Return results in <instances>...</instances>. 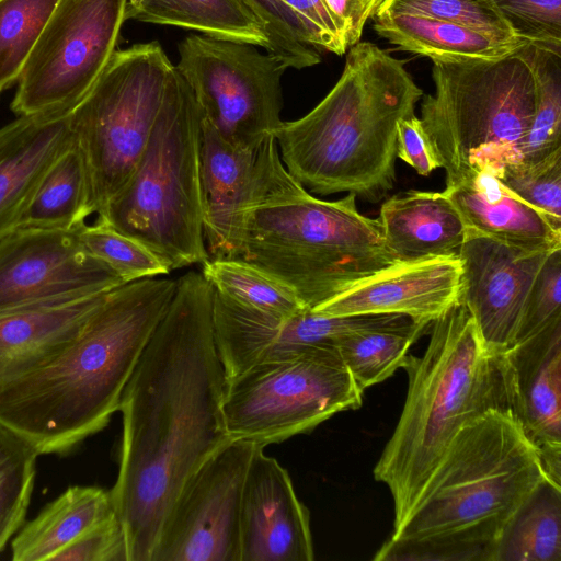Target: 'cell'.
I'll return each mask as SVG.
<instances>
[{
  "mask_svg": "<svg viewBox=\"0 0 561 561\" xmlns=\"http://www.w3.org/2000/svg\"><path fill=\"white\" fill-rule=\"evenodd\" d=\"M213 286L176 279L173 298L121 399L119 468L110 490L128 561H150L164 522L195 471L231 440L226 376L213 331Z\"/></svg>",
  "mask_w": 561,
  "mask_h": 561,
  "instance_id": "cell-1",
  "label": "cell"
},
{
  "mask_svg": "<svg viewBox=\"0 0 561 561\" xmlns=\"http://www.w3.org/2000/svg\"><path fill=\"white\" fill-rule=\"evenodd\" d=\"M175 288L157 276L110 290L57 357L0 387V422L39 455L69 453L103 430Z\"/></svg>",
  "mask_w": 561,
  "mask_h": 561,
  "instance_id": "cell-2",
  "label": "cell"
},
{
  "mask_svg": "<svg viewBox=\"0 0 561 561\" xmlns=\"http://www.w3.org/2000/svg\"><path fill=\"white\" fill-rule=\"evenodd\" d=\"M548 479L537 448L511 412L492 410L455 436L410 517L377 561H493L496 542Z\"/></svg>",
  "mask_w": 561,
  "mask_h": 561,
  "instance_id": "cell-3",
  "label": "cell"
},
{
  "mask_svg": "<svg viewBox=\"0 0 561 561\" xmlns=\"http://www.w3.org/2000/svg\"><path fill=\"white\" fill-rule=\"evenodd\" d=\"M236 259L290 287L311 310L400 263L356 195L312 196L287 172L273 136L256 153Z\"/></svg>",
  "mask_w": 561,
  "mask_h": 561,
  "instance_id": "cell-4",
  "label": "cell"
},
{
  "mask_svg": "<svg viewBox=\"0 0 561 561\" xmlns=\"http://www.w3.org/2000/svg\"><path fill=\"white\" fill-rule=\"evenodd\" d=\"M422 98L402 60L358 42L324 99L273 133L282 162L308 192L380 202L397 179L398 122L415 115Z\"/></svg>",
  "mask_w": 561,
  "mask_h": 561,
  "instance_id": "cell-5",
  "label": "cell"
},
{
  "mask_svg": "<svg viewBox=\"0 0 561 561\" xmlns=\"http://www.w3.org/2000/svg\"><path fill=\"white\" fill-rule=\"evenodd\" d=\"M430 333L424 354L408 355L402 366L404 405L374 468L392 496L393 531L412 514L457 433L489 411L510 412L502 353L484 345L462 302L435 319Z\"/></svg>",
  "mask_w": 561,
  "mask_h": 561,
  "instance_id": "cell-6",
  "label": "cell"
},
{
  "mask_svg": "<svg viewBox=\"0 0 561 561\" xmlns=\"http://www.w3.org/2000/svg\"><path fill=\"white\" fill-rule=\"evenodd\" d=\"M202 114L175 66L148 144L127 183L98 215L171 271L209 259L199 176Z\"/></svg>",
  "mask_w": 561,
  "mask_h": 561,
  "instance_id": "cell-7",
  "label": "cell"
},
{
  "mask_svg": "<svg viewBox=\"0 0 561 561\" xmlns=\"http://www.w3.org/2000/svg\"><path fill=\"white\" fill-rule=\"evenodd\" d=\"M533 44L494 59L433 61L420 119L446 184L474 170L499 178L520 160L537 105Z\"/></svg>",
  "mask_w": 561,
  "mask_h": 561,
  "instance_id": "cell-8",
  "label": "cell"
},
{
  "mask_svg": "<svg viewBox=\"0 0 561 561\" xmlns=\"http://www.w3.org/2000/svg\"><path fill=\"white\" fill-rule=\"evenodd\" d=\"M171 64L158 42L115 50L71 114L98 215L131 176L158 117Z\"/></svg>",
  "mask_w": 561,
  "mask_h": 561,
  "instance_id": "cell-9",
  "label": "cell"
},
{
  "mask_svg": "<svg viewBox=\"0 0 561 561\" xmlns=\"http://www.w3.org/2000/svg\"><path fill=\"white\" fill-rule=\"evenodd\" d=\"M363 393L335 346H317L257 363L227 380L228 435L265 447L358 409Z\"/></svg>",
  "mask_w": 561,
  "mask_h": 561,
  "instance_id": "cell-10",
  "label": "cell"
},
{
  "mask_svg": "<svg viewBox=\"0 0 561 561\" xmlns=\"http://www.w3.org/2000/svg\"><path fill=\"white\" fill-rule=\"evenodd\" d=\"M175 66L202 118L230 145L256 151L283 122L280 79L288 66L254 45L193 35L179 45Z\"/></svg>",
  "mask_w": 561,
  "mask_h": 561,
  "instance_id": "cell-11",
  "label": "cell"
},
{
  "mask_svg": "<svg viewBox=\"0 0 561 561\" xmlns=\"http://www.w3.org/2000/svg\"><path fill=\"white\" fill-rule=\"evenodd\" d=\"M126 2L59 0L20 72L12 111L73 110L115 51Z\"/></svg>",
  "mask_w": 561,
  "mask_h": 561,
  "instance_id": "cell-12",
  "label": "cell"
},
{
  "mask_svg": "<svg viewBox=\"0 0 561 561\" xmlns=\"http://www.w3.org/2000/svg\"><path fill=\"white\" fill-rule=\"evenodd\" d=\"M257 445L231 439L187 480L150 561H240V507Z\"/></svg>",
  "mask_w": 561,
  "mask_h": 561,
  "instance_id": "cell-13",
  "label": "cell"
},
{
  "mask_svg": "<svg viewBox=\"0 0 561 561\" xmlns=\"http://www.w3.org/2000/svg\"><path fill=\"white\" fill-rule=\"evenodd\" d=\"M79 228L18 227L0 239V312L103 294L125 284L85 249Z\"/></svg>",
  "mask_w": 561,
  "mask_h": 561,
  "instance_id": "cell-14",
  "label": "cell"
},
{
  "mask_svg": "<svg viewBox=\"0 0 561 561\" xmlns=\"http://www.w3.org/2000/svg\"><path fill=\"white\" fill-rule=\"evenodd\" d=\"M404 318L390 313L333 317L311 309L275 317L238 306L213 291L214 340L226 380L257 363L311 347L335 346L345 335Z\"/></svg>",
  "mask_w": 561,
  "mask_h": 561,
  "instance_id": "cell-15",
  "label": "cell"
},
{
  "mask_svg": "<svg viewBox=\"0 0 561 561\" xmlns=\"http://www.w3.org/2000/svg\"><path fill=\"white\" fill-rule=\"evenodd\" d=\"M551 251L523 249L466 231L458 250L459 301L490 351L504 353L515 344L527 296Z\"/></svg>",
  "mask_w": 561,
  "mask_h": 561,
  "instance_id": "cell-16",
  "label": "cell"
},
{
  "mask_svg": "<svg viewBox=\"0 0 561 561\" xmlns=\"http://www.w3.org/2000/svg\"><path fill=\"white\" fill-rule=\"evenodd\" d=\"M510 412L561 488V317L502 353Z\"/></svg>",
  "mask_w": 561,
  "mask_h": 561,
  "instance_id": "cell-17",
  "label": "cell"
},
{
  "mask_svg": "<svg viewBox=\"0 0 561 561\" xmlns=\"http://www.w3.org/2000/svg\"><path fill=\"white\" fill-rule=\"evenodd\" d=\"M240 561H312L310 514L279 462L256 446L240 507Z\"/></svg>",
  "mask_w": 561,
  "mask_h": 561,
  "instance_id": "cell-18",
  "label": "cell"
},
{
  "mask_svg": "<svg viewBox=\"0 0 561 561\" xmlns=\"http://www.w3.org/2000/svg\"><path fill=\"white\" fill-rule=\"evenodd\" d=\"M458 254L398 263L348 288L312 311L323 316L403 314L433 322L459 302Z\"/></svg>",
  "mask_w": 561,
  "mask_h": 561,
  "instance_id": "cell-19",
  "label": "cell"
},
{
  "mask_svg": "<svg viewBox=\"0 0 561 561\" xmlns=\"http://www.w3.org/2000/svg\"><path fill=\"white\" fill-rule=\"evenodd\" d=\"M72 111L23 115L0 128V239L19 226L43 176L75 140Z\"/></svg>",
  "mask_w": 561,
  "mask_h": 561,
  "instance_id": "cell-20",
  "label": "cell"
},
{
  "mask_svg": "<svg viewBox=\"0 0 561 561\" xmlns=\"http://www.w3.org/2000/svg\"><path fill=\"white\" fill-rule=\"evenodd\" d=\"M256 153L230 145L202 118L199 176L209 259L237 257L242 209L252 186Z\"/></svg>",
  "mask_w": 561,
  "mask_h": 561,
  "instance_id": "cell-21",
  "label": "cell"
},
{
  "mask_svg": "<svg viewBox=\"0 0 561 561\" xmlns=\"http://www.w3.org/2000/svg\"><path fill=\"white\" fill-rule=\"evenodd\" d=\"M443 193L459 213L468 232L528 250L561 248V229L488 170L471 171L446 184Z\"/></svg>",
  "mask_w": 561,
  "mask_h": 561,
  "instance_id": "cell-22",
  "label": "cell"
},
{
  "mask_svg": "<svg viewBox=\"0 0 561 561\" xmlns=\"http://www.w3.org/2000/svg\"><path fill=\"white\" fill-rule=\"evenodd\" d=\"M107 293L0 312V387L57 357Z\"/></svg>",
  "mask_w": 561,
  "mask_h": 561,
  "instance_id": "cell-23",
  "label": "cell"
},
{
  "mask_svg": "<svg viewBox=\"0 0 561 561\" xmlns=\"http://www.w3.org/2000/svg\"><path fill=\"white\" fill-rule=\"evenodd\" d=\"M387 249L400 263L458 254L465 224L443 192L409 190L388 198L377 218Z\"/></svg>",
  "mask_w": 561,
  "mask_h": 561,
  "instance_id": "cell-24",
  "label": "cell"
},
{
  "mask_svg": "<svg viewBox=\"0 0 561 561\" xmlns=\"http://www.w3.org/2000/svg\"><path fill=\"white\" fill-rule=\"evenodd\" d=\"M116 514L111 492L72 485L23 524L11 542L13 561H53L89 529Z\"/></svg>",
  "mask_w": 561,
  "mask_h": 561,
  "instance_id": "cell-25",
  "label": "cell"
},
{
  "mask_svg": "<svg viewBox=\"0 0 561 561\" xmlns=\"http://www.w3.org/2000/svg\"><path fill=\"white\" fill-rule=\"evenodd\" d=\"M371 18L379 36L432 61L494 59L525 44L500 41L458 23L422 15L375 12Z\"/></svg>",
  "mask_w": 561,
  "mask_h": 561,
  "instance_id": "cell-26",
  "label": "cell"
},
{
  "mask_svg": "<svg viewBox=\"0 0 561 561\" xmlns=\"http://www.w3.org/2000/svg\"><path fill=\"white\" fill-rule=\"evenodd\" d=\"M92 214L89 170L75 139L43 176L18 227L77 229Z\"/></svg>",
  "mask_w": 561,
  "mask_h": 561,
  "instance_id": "cell-27",
  "label": "cell"
},
{
  "mask_svg": "<svg viewBox=\"0 0 561 561\" xmlns=\"http://www.w3.org/2000/svg\"><path fill=\"white\" fill-rule=\"evenodd\" d=\"M493 561H561V488L545 479L503 529Z\"/></svg>",
  "mask_w": 561,
  "mask_h": 561,
  "instance_id": "cell-28",
  "label": "cell"
},
{
  "mask_svg": "<svg viewBox=\"0 0 561 561\" xmlns=\"http://www.w3.org/2000/svg\"><path fill=\"white\" fill-rule=\"evenodd\" d=\"M134 19L265 49L268 45L262 22L241 0H149Z\"/></svg>",
  "mask_w": 561,
  "mask_h": 561,
  "instance_id": "cell-29",
  "label": "cell"
},
{
  "mask_svg": "<svg viewBox=\"0 0 561 561\" xmlns=\"http://www.w3.org/2000/svg\"><path fill=\"white\" fill-rule=\"evenodd\" d=\"M431 324L408 317L345 335L335 343V347L356 385L365 391L402 368L410 347L428 331Z\"/></svg>",
  "mask_w": 561,
  "mask_h": 561,
  "instance_id": "cell-30",
  "label": "cell"
},
{
  "mask_svg": "<svg viewBox=\"0 0 561 561\" xmlns=\"http://www.w3.org/2000/svg\"><path fill=\"white\" fill-rule=\"evenodd\" d=\"M201 272L215 291L243 308L275 317L308 309L290 287L241 260L208 259Z\"/></svg>",
  "mask_w": 561,
  "mask_h": 561,
  "instance_id": "cell-31",
  "label": "cell"
},
{
  "mask_svg": "<svg viewBox=\"0 0 561 561\" xmlns=\"http://www.w3.org/2000/svg\"><path fill=\"white\" fill-rule=\"evenodd\" d=\"M38 456L27 438L0 422V552L24 524Z\"/></svg>",
  "mask_w": 561,
  "mask_h": 561,
  "instance_id": "cell-32",
  "label": "cell"
},
{
  "mask_svg": "<svg viewBox=\"0 0 561 561\" xmlns=\"http://www.w3.org/2000/svg\"><path fill=\"white\" fill-rule=\"evenodd\" d=\"M537 105L520 160L539 161L561 148V46L533 44Z\"/></svg>",
  "mask_w": 561,
  "mask_h": 561,
  "instance_id": "cell-33",
  "label": "cell"
},
{
  "mask_svg": "<svg viewBox=\"0 0 561 561\" xmlns=\"http://www.w3.org/2000/svg\"><path fill=\"white\" fill-rule=\"evenodd\" d=\"M59 0H0V90L18 80Z\"/></svg>",
  "mask_w": 561,
  "mask_h": 561,
  "instance_id": "cell-34",
  "label": "cell"
},
{
  "mask_svg": "<svg viewBox=\"0 0 561 561\" xmlns=\"http://www.w3.org/2000/svg\"><path fill=\"white\" fill-rule=\"evenodd\" d=\"M375 12L408 13L465 25L508 43L522 38L503 16L494 0H382Z\"/></svg>",
  "mask_w": 561,
  "mask_h": 561,
  "instance_id": "cell-35",
  "label": "cell"
},
{
  "mask_svg": "<svg viewBox=\"0 0 561 561\" xmlns=\"http://www.w3.org/2000/svg\"><path fill=\"white\" fill-rule=\"evenodd\" d=\"M79 237L85 249L113 270L124 283L163 276L170 270L137 240L115 230L103 220L82 225Z\"/></svg>",
  "mask_w": 561,
  "mask_h": 561,
  "instance_id": "cell-36",
  "label": "cell"
},
{
  "mask_svg": "<svg viewBox=\"0 0 561 561\" xmlns=\"http://www.w3.org/2000/svg\"><path fill=\"white\" fill-rule=\"evenodd\" d=\"M499 180L561 229V148L536 162L505 165Z\"/></svg>",
  "mask_w": 561,
  "mask_h": 561,
  "instance_id": "cell-37",
  "label": "cell"
},
{
  "mask_svg": "<svg viewBox=\"0 0 561 561\" xmlns=\"http://www.w3.org/2000/svg\"><path fill=\"white\" fill-rule=\"evenodd\" d=\"M262 22L267 51L282 58L288 68L302 69L321 61L306 39L301 25L283 0H241Z\"/></svg>",
  "mask_w": 561,
  "mask_h": 561,
  "instance_id": "cell-38",
  "label": "cell"
},
{
  "mask_svg": "<svg viewBox=\"0 0 561 561\" xmlns=\"http://www.w3.org/2000/svg\"><path fill=\"white\" fill-rule=\"evenodd\" d=\"M561 317V248L552 250L527 296L515 343Z\"/></svg>",
  "mask_w": 561,
  "mask_h": 561,
  "instance_id": "cell-39",
  "label": "cell"
},
{
  "mask_svg": "<svg viewBox=\"0 0 561 561\" xmlns=\"http://www.w3.org/2000/svg\"><path fill=\"white\" fill-rule=\"evenodd\" d=\"M515 32L533 43L561 46V0H494Z\"/></svg>",
  "mask_w": 561,
  "mask_h": 561,
  "instance_id": "cell-40",
  "label": "cell"
},
{
  "mask_svg": "<svg viewBox=\"0 0 561 561\" xmlns=\"http://www.w3.org/2000/svg\"><path fill=\"white\" fill-rule=\"evenodd\" d=\"M53 561H128L125 531L116 514L89 529Z\"/></svg>",
  "mask_w": 561,
  "mask_h": 561,
  "instance_id": "cell-41",
  "label": "cell"
},
{
  "mask_svg": "<svg viewBox=\"0 0 561 561\" xmlns=\"http://www.w3.org/2000/svg\"><path fill=\"white\" fill-rule=\"evenodd\" d=\"M298 20L307 43L314 49L343 55L345 46L340 31L322 0H283Z\"/></svg>",
  "mask_w": 561,
  "mask_h": 561,
  "instance_id": "cell-42",
  "label": "cell"
},
{
  "mask_svg": "<svg viewBox=\"0 0 561 561\" xmlns=\"http://www.w3.org/2000/svg\"><path fill=\"white\" fill-rule=\"evenodd\" d=\"M397 157L423 176L440 168V162L427 140L421 119L415 115L398 122Z\"/></svg>",
  "mask_w": 561,
  "mask_h": 561,
  "instance_id": "cell-43",
  "label": "cell"
},
{
  "mask_svg": "<svg viewBox=\"0 0 561 561\" xmlns=\"http://www.w3.org/2000/svg\"><path fill=\"white\" fill-rule=\"evenodd\" d=\"M331 13L347 49L359 42L368 18L382 0H322Z\"/></svg>",
  "mask_w": 561,
  "mask_h": 561,
  "instance_id": "cell-44",
  "label": "cell"
},
{
  "mask_svg": "<svg viewBox=\"0 0 561 561\" xmlns=\"http://www.w3.org/2000/svg\"><path fill=\"white\" fill-rule=\"evenodd\" d=\"M149 0H127L126 2V12L125 18L134 19L136 14L140 11V9L148 2Z\"/></svg>",
  "mask_w": 561,
  "mask_h": 561,
  "instance_id": "cell-45",
  "label": "cell"
},
{
  "mask_svg": "<svg viewBox=\"0 0 561 561\" xmlns=\"http://www.w3.org/2000/svg\"><path fill=\"white\" fill-rule=\"evenodd\" d=\"M1 91V90H0Z\"/></svg>",
  "mask_w": 561,
  "mask_h": 561,
  "instance_id": "cell-46",
  "label": "cell"
}]
</instances>
